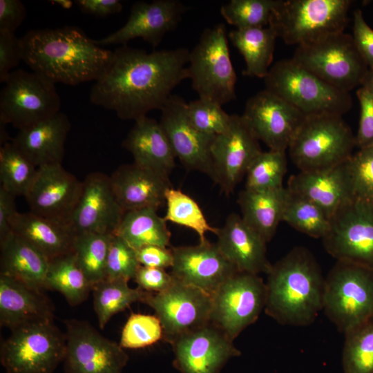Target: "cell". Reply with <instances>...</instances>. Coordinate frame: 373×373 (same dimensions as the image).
<instances>
[{
    "mask_svg": "<svg viewBox=\"0 0 373 373\" xmlns=\"http://www.w3.org/2000/svg\"><path fill=\"white\" fill-rule=\"evenodd\" d=\"M170 344L173 366L180 373H220L230 359L241 355L233 341L211 323L177 337Z\"/></svg>",
    "mask_w": 373,
    "mask_h": 373,
    "instance_id": "obj_16",
    "label": "cell"
},
{
    "mask_svg": "<svg viewBox=\"0 0 373 373\" xmlns=\"http://www.w3.org/2000/svg\"><path fill=\"white\" fill-rule=\"evenodd\" d=\"M220 104L204 98L186 103V113L191 124L200 132L216 136L228 128L231 115Z\"/></svg>",
    "mask_w": 373,
    "mask_h": 373,
    "instance_id": "obj_45",
    "label": "cell"
},
{
    "mask_svg": "<svg viewBox=\"0 0 373 373\" xmlns=\"http://www.w3.org/2000/svg\"><path fill=\"white\" fill-rule=\"evenodd\" d=\"M70 129L68 116L59 112L19 130L12 142L37 168L61 164Z\"/></svg>",
    "mask_w": 373,
    "mask_h": 373,
    "instance_id": "obj_28",
    "label": "cell"
},
{
    "mask_svg": "<svg viewBox=\"0 0 373 373\" xmlns=\"http://www.w3.org/2000/svg\"><path fill=\"white\" fill-rule=\"evenodd\" d=\"M23 61L21 38L15 34L0 32V82L6 83L10 74Z\"/></svg>",
    "mask_w": 373,
    "mask_h": 373,
    "instance_id": "obj_48",
    "label": "cell"
},
{
    "mask_svg": "<svg viewBox=\"0 0 373 373\" xmlns=\"http://www.w3.org/2000/svg\"><path fill=\"white\" fill-rule=\"evenodd\" d=\"M292 59L332 86L350 92L369 69L352 35L344 32L298 46Z\"/></svg>",
    "mask_w": 373,
    "mask_h": 373,
    "instance_id": "obj_10",
    "label": "cell"
},
{
    "mask_svg": "<svg viewBox=\"0 0 373 373\" xmlns=\"http://www.w3.org/2000/svg\"><path fill=\"white\" fill-rule=\"evenodd\" d=\"M160 124L165 133L176 158L188 170L213 177L211 147L216 136L198 131L186 113V102L172 95L162 108Z\"/></svg>",
    "mask_w": 373,
    "mask_h": 373,
    "instance_id": "obj_20",
    "label": "cell"
},
{
    "mask_svg": "<svg viewBox=\"0 0 373 373\" xmlns=\"http://www.w3.org/2000/svg\"><path fill=\"white\" fill-rule=\"evenodd\" d=\"M288 189L254 191L245 189L238 195L242 218L267 242L274 236L283 215Z\"/></svg>",
    "mask_w": 373,
    "mask_h": 373,
    "instance_id": "obj_32",
    "label": "cell"
},
{
    "mask_svg": "<svg viewBox=\"0 0 373 373\" xmlns=\"http://www.w3.org/2000/svg\"><path fill=\"white\" fill-rule=\"evenodd\" d=\"M242 117L256 138L269 150L286 151L305 119L295 107L263 90L247 102Z\"/></svg>",
    "mask_w": 373,
    "mask_h": 373,
    "instance_id": "obj_18",
    "label": "cell"
},
{
    "mask_svg": "<svg viewBox=\"0 0 373 373\" xmlns=\"http://www.w3.org/2000/svg\"><path fill=\"white\" fill-rule=\"evenodd\" d=\"M82 181L61 164L37 168L36 177L24 196L30 211L68 225Z\"/></svg>",
    "mask_w": 373,
    "mask_h": 373,
    "instance_id": "obj_22",
    "label": "cell"
},
{
    "mask_svg": "<svg viewBox=\"0 0 373 373\" xmlns=\"http://www.w3.org/2000/svg\"><path fill=\"white\" fill-rule=\"evenodd\" d=\"M55 84L35 73L13 70L0 94V122L19 130L60 112Z\"/></svg>",
    "mask_w": 373,
    "mask_h": 373,
    "instance_id": "obj_11",
    "label": "cell"
},
{
    "mask_svg": "<svg viewBox=\"0 0 373 373\" xmlns=\"http://www.w3.org/2000/svg\"><path fill=\"white\" fill-rule=\"evenodd\" d=\"M264 79L265 90L290 104L305 117L342 116L352 107L350 93L324 82L292 58L274 64Z\"/></svg>",
    "mask_w": 373,
    "mask_h": 373,
    "instance_id": "obj_4",
    "label": "cell"
},
{
    "mask_svg": "<svg viewBox=\"0 0 373 373\" xmlns=\"http://www.w3.org/2000/svg\"><path fill=\"white\" fill-rule=\"evenodd\" d=\"M92 288L73 251L49 260L44 289L59 292L70 306L84 302Z\"/></svg>",
    "mask_w": 373,
    "mask_h": 373,
    "instance_id": "obj_35",
    "label": "cell"
},
{
    "mask_svg": "<svg viewBox=\"0 0 373 373\" xmlns=\"http://www.w3.org/2000/svg\"><path fill=\"white\" fill-rule=\"evenodd\" d=\"M0 274L44 289L49 260L30 244L11 233L0 241Z\"/></svg>",
    "mask_w": 373,
    "mask_h": 373,
    "instance_id": "obj_31",
    "label": "cell"
},
{
    "mask_svg": "<svg viewBox=\"0 0 373 373\" xmlns=\"http://www.w3.org/2000/svg\"><path fill=\"white\" fill-rule=\"evenodd\" d=\"M287 188L318 205L330 220L354 199L345 162L327 169L300 171L289 178Z\"/></svg>",
    "mask_w": 373,
    "mask_h": 373,
    "instance_id": "obj_25",
    "label": "cell"
},
{
    "mask_svg": "<svg viewBox=\"0 0 373 373\" xmlns=\"http://www.w3.org/2000/svg\"><path fill=\"white\" fill-rule=\"evenodd\" d=\"M114 234H76L73 251L77 262L92 287L106 279V262Z\"/></svg>",
    "mask_w": 373,
    "mask_h": 373,
    "instance_id": "obj_37",
    "label": "cell"
},
{
    "mask_svg": "<svg viewBox=\"0 0 373 373\" xmlns=\"http://www.w3.org/2000/svg\"><path fill=\"white\" fill-rule=\"evenodd\" d=\"M110 179L125 212L144 208L158 209L164 202L166 189L171 186L169 178L135 162L120 166Z\"/></svg>",
    "mask_w": 373,
    "mask_h": 373,
    "instance_id": "obj_27",
    "label": "cell"
},
{
    "mask_svg": "<svg viewBox=\"0 0 373 373\" xmlns=\"http://www.w3.org/2000/svg\"><path fill=\"white\" fill-rule=\"evenodd\" d=\"M171 275L177 280L212 296L238 270L216 243L208 240L197 245L171 247Z\"/></svg>",
    "mask_w": 373,
    "mask_h": 373,
    "instance_id": "obj_23",
    "label": "cell"
},
{
    "mask_svg": "<svg viewBox=\"0 0 373 373\" xmlns=\"http://www.w3.org/2000/svg\"><path fill=\"white\" fill-rule=\"evenodd\" d=\"M136 254L142 266L164 269L172 267L173 256L171 247L148 245L136 249Z\"/></svg>",
    "mask_w": 373,
    "mask_h": 373,
    "instance_id": "obj_53",
    "label": "cell"
},
{
    "mask_svg": "<svg viewBox=\"0 0 373 373\" xmlns=\"http://www.w3.org/2000/svg\"><path fill=\"white\" fill-rule=\"evenodd\" d=\"M287 171L285 151H262L255 157L247 169L245 189L265 191L283 187V178Z\"/></svg>",
    "mask_w": 373,
    "mask_h": 373,
    "instance_id": "obj_41",
    "label": "cell"
},
{
    "mask_svg": "<svg viewBox=\"0 0 373 373\" xmlns=\"http://www.w3.org/2000/svg\"><path fill=\"white\" fill-rule=\"evenodd\" d=\"M344 373H373V320L345 334Z\"/></svg>",
    "mask_w": 373,
    "mask_h": 373,
    "instance_id": "obj_42",
    "label": "cell"
},
{
    "mask_svg": "<svg viewBox=\"0 0 373 373\" xmlns=\"http://www.w3.org/2000/svg\"><path fill=\"white\" fill-rule=\"evenodd\" d=\"M187 73L200 98L222 106L236 99L237 76L231 60L225 25L219 23L203 30L189 51Z\"/></svg>",
    "mask_w": 373,
    "mask_h": 373,
    "instance_id": "obj_8",
    "label": "cell"
},
{
    "mask_svg": "<svg viewBox=\"0 0 373 373\" xmlns=\"http://www.w3.org/2000/svg\"><path fill=\"white\" fill-rule=\"evenodd\" d=\"M92 292L94 310L102 329L116 314L134 303H142L146 294L139 287H130L128 280L107 278L94 285Z\"/></svg>",
    "mask_w": 373,
    "mask_h": 373,
    "instance_id": "obj_36",
    "label": "cell"
},
{
    "mask_svg": "<svg viewBox=\"0 0 373 373\" xmlns=\"http://www.w3.org/2000/svg\"><path fill=\"white\" fill-rule=\"evenodd\" d=\"M122 146L133 155L134 162L169 178L176 158L160 122L147 116L135 121Z\"/></svg>",
    "mask_w": 373,
    "mask_h": 373,
    "instance_id": "obj_29",
    "label": "cell"
},
{
    "mask_svg": "<svg viewBox=\"0 0 373 373\" xmlns=\"http://www.w3.org/2000/svg\"><path fill=\"white\" fill-rule=\"evenodd\" d=\"M323 310L344 334L373 320V268L337 260L325 278Z\"/></svg>",
    "mask_w": 373,
    "mask_h": 373,
    "instance_id": "obj_5",
    "label": "cell"
},
{
    "mask_svg": "<svg viewBox=\"0 0 373 373\" xmlns=\"http://www.w3.org/2000/svg\"><path fill=\"white\" fill-rule=\"evenodd\" d=\"M37 173V168L8 142L0 148V186L15 196L27 193Z\"/></svg>",
    "mask_w": 373,
    "mask_h": 373,
    "instance_id": "obj_39",
    "label": "cell"
},
{
    "mask_svg": "<svg viewBox=\"0 0 373 373\" xmlns=\"http://www.w3.org/2000/svg\"><path fill=\"white\" fill-rule=\"evenodd\" d=\"M276 30L271 26L263 28L234 29L228 38L242 55L246 68L243 75L265 78L273 61Z\"/></svg>",
    "mask_w": 373,
    "mask_h": 373,
    "instance_id": "obj_33",
    "label": "cell"
},
{
    "mask_svg": "<svg viewBox=\"0 0 373 373\" xmlns=\"http://www.w3.org/2000/svg\"><path fill=\"white\" fill-rule=\"evenodd\" d=\"M189 55L182 47L148 52L122 45L91 88L90 101L123 120L136 121L161 110L172 90L188 79Z\"/></svg>",
    "mask_w": 373,
    "mask_h": 373,
    "instance_id": "obj_1",
    "label": "cell"
},
{
    "mask_svg": "<svg viewBox=\"0 0 373 373\" xmlns=\"http://www.w3.org/2000/svg\"><path fill=\"white\" fill-rule=\"evenodd\" d=\"M354 44L370 69H373V29L366 23L361 10L354 12Z\"/></svg>",
    "mask_w": 373,
    "mask_h": 373,
    "instance_id": "obj_50",
    "label": "cell"
},
{
    "mask_svg": "<svg viewBox=\"0 0 373 373\" xmlns=\"http://www.w3.org/2000/svg\"><path fill=\"white\" fill-rule=\"evenodd\" d=\"M125 211L113 192L110 176L93 172L82 181L81 191L68 221L74 233L115 234Z\"/></svg>",
    "mask_w": 373,
    "mask_h": 373,
    "instance_id": "obj_19",
    "label": "cell"
},
{
    "mask_svg": "<svg viewBox=\"0 0 373 373\" xmlns=\"http://www.w3.org/2000/svg\"><path fill=\"white\" fill-rule=\"evenodd\" d=\"M216 235L219 249L238 271L268 274L267 242L241 216L230 214Z\"/></svg>",
    "mask_w": 373,
    "mask_h": 373,
    "instance_id": "obj_24",
    "label": "cell"
},
{
    "mask_svg": "<svg viewBox=\"0 0 373 373\" xmlns=\"http://www.w3.org/2000/svg\"><path fill=\"white\" fill-rule=\"evenodd\" d=\"M323 241L337 260L373 268V202L354 198L343 207Z\"/></svg>",
    "mask_w": 373,
    "mask_h": 373,
    "instance_id": "obj_14",
    "label": "cell"
},
{
    "mask_svg": "<svg viewBox=\"0 0 373 373\" xmlns=\"http://www.w3.org/2000/svg\"><path fill=\"white\" fill-rule=\"evenodd\" d=\"M211 298V323L234 341L265 309V283L259 274L237 271Z\"/></svg>",
    "mask_w": 373,
    "mask_h": 373,
    "instance_id": "obj_12",
    "label": "cell"
},
{
    "mask_svg": "<svg viewBox=\"0 0 373 373\" xmlns=\"http://www.w3.org/2000/svg\"><path fill=\"white\" fill-rule=\"evenodd\" d=\"M283 221L303 233L322 239L327 234L331 225L330 218L322 209L289 190Z\"/></svg>",
    "mask_w": 373,
    "mask_h": 373,
    "instance_id": "obj_38",
    "label": "cell"
},
{
    "mask_svg": "<svg viewBox=\"0 0 373 373\" xmlns=\"http://www.w3.org/2000/svg\"><path fill=\"white\" fill-rule=\"evenodd\" d=\"M141 266L136 250L117 235H113L108 251L106 278L133 279Z\"/></svg>",
    "mask_w": 373,
    "mask_h": 373,
    "instance_id": "obj_47",
    "label": "cell"
},
{
    "mask_svg": "<svg viewBox=\"0 0 373 373\" xmlns=\"http://www.w3.org/2000/svg\"><path fill=\"white\" fill-rule=\"evenodd\" d=\"M350 0H278L269 26L288 45L310 44L344 31Z\"/></svg>",
    "mask_w": 373,
    "mask_h": 373,
    "instance_id": "obj_6",
    "label": "cell"
},
{
    "mask_svg": "<svg viewBox=\"0 0 373 373\" xmlns=\"http://www.w3.org/2000/svg\"><path fill=\"white\" fill-rule=\"evenodd\" d=\"M65 332L54 321L28 324L13 330L0 347L6 373H52L63 363Z\"/></svg>",
    "mask_w": 373,
    "mask_h": 373,
    "instance_id": "obj_9",
    "label": "cell"
},
{
    "mask_svg": "<svg viewBox=\"0 0 373 373\" xmlns=\"http://www.w3.org/2000/svg\"><path fill=\"white\" fill-rule=\"evenodd\" d=\"M52 2L57 4L64 9H70L73 4V2L70 0H55L52 1Z\"/></svg>",
    "mask_w": 373,
    "mask_h": 373,
    "instance_id": "obj_57",
    "label": "cell"
},
{
    "mask_svg": "<svg viewBox=\"0 0 373 373\" xmlns=\"http://www.w3.org/2000/svg\"><path fill=\"white\" fill-rule=\"evenodd\" d=\"M21 41L23 61L33 72L69 86L96 81L113 54L75 26L30 30Z\"/></svg>",
    "mask_w": 373,
    "mask_h": 373,
    "instance_id": "obj_2",
    "label": "cell"
},
{
    "mask_svg": "<svg viewBox=\"0 0 373 373\" xmlns=\"http://www.w3.org/2000/svg\"><path fill=\"white\" fill-rule=\"evenodd\" d=\"M361 106V115L356 146L359 149L373 144V97L363 88L356 92Z\"/></svg>",
    "mask_w": 373,
    "mask_h": 373,
    "instance_id": "obj_49",
    "label": "cell"
},
{
    "mask_svg": "<svg viewBox=\"0 0 373 373\" xmlns=\"http://www.w3.org/2000/svg\"><path fill=\"white\" fill-rule=\"evenodd\" d=\"M15 198L16 196L0 186V241L12 233V222L18 212Z\"/></svg>",
    "mask_w": 373,
    "mask_h": 373,
    "instance_id": "obj_54",
    "label": "cell"
},
{
    "mask_svg": "<svg viewBox=\"0 0 373 373\" xmlns=\"http://www.w3.org/2000/svg\"><path fill=\"white\" fill-rule=\"evenodd\" d=\"M75 2L84 12L95 17H106L120 12L123 9L118 0H78Z\"/></svg>",
    "mask_w": 373,
    "mask_h": 373,
    "instance_id": "obj_55",
    "label": "cell"
},
{
    "mask_svg": "<svg viewBox=\"0 0 373 373\" xmlns=\"http://www.w3.org/2000/svg\"><path fill=\"white\" fill-rule=\"evenodd\" d=\"M187 7L178 0L137 1L133 4L126 23L115 32L98 40L99 46L126 45L135 38H141L153 48L162 42L170 31L176 28Z\"/></svg>",
    "mask_w": 373,
    "mask_h": 373,
    "instance_id": "obj_21",
    "label": "cell"
},
{
    "mask_svg": "<svg viewBox=\"0 0 373 373\" xmlns=\"http://www.w3.org/2000/svg\"><path fill=\"white\" fill-rule=\"evenodd\" d=\"M261 152L259 140L242 115H231L228 128L215 137L211 147L212 180L224 193H231Z\"/></svg>",
    "mask_w": 373,
    "mask_h": 373,
    "instance_id": "obj_17",
    "label": "cell"
},
{
    "mask_svg": "<svg viewBox=\"0 0 373 373\" xmlns=\"http://www.w3.org/2000/svg\"><path fill=\"white\" fill-rule=\"evenodd\" d=\"M278 0H231L220 8L225 21L236 29L269 26Z\"/></svg>",
    "mask_w": 373,
    "mask_h": 373,
    "instance_id": "obj_43",
    "label": "cell"
},
{
    "mask_svg": "<svg viewBox=\"0 0 373 373\" xmlns=\"http://www.w3.org/2000/svg\"><path fill=\"white\" fill-rule=\"evenodd\" d=\"M137 287L149 292L159 293L167 289L174 280L164 269L140 266L133 278Z\"/></svg>",
    "mask_w": 373,
    "mask_h": 373,
    "instance_id": "obj_51",
    "label": "cell"
},
{
    "mask_svg": "<svg viewBox=\"0 0 373 373\" xmlns=\"http://www.w3.org/2000/svg\"><path fill=\"white\" fill-rule=\"evenodd\" d=\"M325 282L313 254L294 248L267 274L265 313L283 325L312 324L323 309Z\"/></svg>",
    "mask_w": 373,
    "mask_h": 373,
    "instance_id": "obj_3",
    "label": "cell"
},
{
    "mask_svg": "<svg viewBox=\"0 0 373 373\" xmlns=\"http://www.w3.org/2000/svg\"><path fill=\"white\" fill-rule=\"evenodd\" d=\"M42 291L0 274L1 326L11 331L28 324L54 321L53 305Z\"/></svg>",
    "mask_w": 373,
    "mask_h": 373,
    "instance_id": "obj_26",
    "label": "cell"
},
{
    "mask_svg": "<svg viewBox=\"0 0 373 373\" xmlns=\"http://www.w3.org/2000/svg\"><path fill=\"white\" fill-rule=\"evenodd\" d=\"M373 97V69H368L361 86Z\"/></svg>",
    "mask_w": 373,
    "mask_h": 373,
    "instance_id": "obj_56",
    "label": "cell"
},
{
    "mask_svg": "<svg viewBox=\"0 0 373 373\" xmlns=\"http://www.w3.org/2000/svg\"><path fill=\"white\" fill-rule=\"evenodd\" d=\"M163 339V329L155 315L132 314L121 333L120 346L124 349H141Z\"/></svg>",
    "mask_w": 373,
    "mask_h": 373,
    "instance_id": "obj_44",
    "label": "cell"
},
{
    "mask_svg": "<svg viewBox=\"0 0 373 373\" xmlns=\"http://www.w3.org/2000/svg\"><path fill=\"white\" fill-rule=\"evenodd\" d=\"M12 232L49 260L73 251L75 234L68 225L31 211L17 213L12 222Z\"/></svg>",
    "mask_w": 373,
    "mask_h": 373,
    "instance_id": "obj_30",
    "label": "cell"
},
{
    "mask_svg": "<svg viewBox=\"0 0 373 373\" xmlns=\"http://www.w3.org/2000/svg\"><path fill=\"white\" fill-rule=\"evenodd\" d=\"M66 325L65 373H122L129 357L119 343L102 335L85 321Z\"/></svg>",
    "mask_w": 373,
    "mask_h": 373,
    "instance_id": "obj_15",
    "label": "cell"
},
{
    "mask_svg": "<svg viewBox=\"0 0 373 373\" xmlns=\"http://www.w3.org/2000/svg\"><path fill=\"white\" fill-rule=\"evenodd\" d=\"M115 235L135 250L148 245L169 247L171 236L166 221L154 208L126 211Z\"/></svg>",
    "mask_w": 373,
    "mask_h": 373,
    "instance_id": "obj_34",
    "label": "cell"
},
{
    "mask_svg": "<svg viewBox=\"0 0 373 373\" xmlns=\"http://www.w3.org/2000/svg\"><path fill=\"white\" fill-rule=\"evenodd\" d=\"M142 303L154 310L162 327L163 340L169 343L211 323V296L175 278L162 292L146 291Z\"/></svg>",
    "mask_w": 373,
    "mask_h": 373,
    "instance_id": "obj_13",
    "label": "cell"
},
{
    "mask_svg": "<svg viewBox=\"0 0 373 373\" xmlns=\"http://www.w3.org/2000/svg\"><path fill=\"white\" fill-rule=\"evenodd\" d=\"M166 214L164 220L194 231L200 242L207 241L206 233H217L218 229L207 220L198 204L181 190L169 187L165 192Z\"/></svg>",
    "mask_w": 373,
    "mask_h": 373,
    "instance_id": "obj_40",
    "label": "cell"
},
{
    "mask_svg": "<svg viewBox=\"0 0 373 373\" xmlns=\"http://www.w3.org/2000/svg\"><path fill=\"white\" fill-rule=\"evenodd\" d=\"M345 166L354 198L373 202V144L359 149Z\"/></svg>",
    "mask_w": 373,
    "mask_h": 373,
    "instance_id": "obj_46",
    "label": "cell"
},
{
    "mask_svg": "<svg viewBox=\"0 0 373 373\" xmlns=\"http://www.w3.org/2000/svg\"><path fill=\"white\" fill-rule=\"evenodd\" d=\"M355 136L341 115L306 117L288 149L300 171L327 169L346 162L353 154Z\"/></svg>",
    "mask_w": 373,
    "mask_h": 373,
    "instance_id": "obj_7",
    "label": "cell"
},
{
    "mask_svg": "<svg viewBox=\"0 0 373 373\" xmlns=\"http://www.w3.org/2000/svg\"><path fill=\"white\" fill-rule=\"evenodd\" d=\"M26 16L20 0H0V32L15 34Z\"/></svg>",
    "mask_w": 373,
    "mask_h": 373,
    "instance_id": "obj_52",
    "label": "cell"
}]
</instances>
